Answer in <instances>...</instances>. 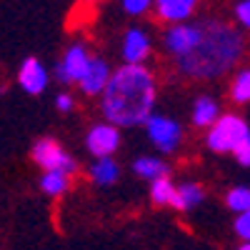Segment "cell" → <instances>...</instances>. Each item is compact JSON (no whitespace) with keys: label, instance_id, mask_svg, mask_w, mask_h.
Instances as JSON below:
<instances>
[{"label":"cell","instance_id":"ffe728a7","mask_svg":"<svg viewBox=\"0 0 250 250\" xmlns=\"http://www.w3.org/2000/svg\"><path fill=\"white\" fill-rule=\"evenodd\" d=\"M225 203H228V208H230L235 215L248 213V210H250V190H248L245 185L230 188V190H228V195H225Z\"/></svg>","mask_w":250,"mask_h":250},{"label":"cell","instance_id":"d6986e66","mask_svg":"<svg viewBox=\"0 0 250 250\" xmlns=\"http://www.w3.org/2000/svg\"><path fill=\"white\" fill-rule=\"evenodd\" d=\"M173 190H175V185H173V180L168 175H163L158 180H150V200L155 205H170Z\"/></svg>","mask_w":250,"mask_h":250},{"label":"cell","instance_id":"52a82bcc","mask_svg":"<svg viewBox=\"0 0 250 250\" xmlns=\"http://www.w3.org/2000/svg\"><path fill=\"white\" fill-rule=\"evenodd\" d=\"M90 53L88 48L83 43H75L65 50V55H62V60L55 65V78L62 83V85H73V83H78L83 78V73H85L88 62H90Z\"/></svg>","mask_w":250,"mask_h":250},{"label":"cell","instance_id":"277c9868","mask_svg":"<svg viewBox=\"0 0 250 250\" xmlns=\"http://www.w3.org/2000/svg\"><path fill=\"white\" fill-rule=\"evenodd\" d=\"M33 160L35 165H40L45 173H62V175H68L73 178L78 173V163L75 158L62 148V145L53 138H40L33 143Z\"/></svg>","mask_w":250,"mask_h":250},{"label":"cell","instance_id":"484cf974","mask_svg":"<svg viewBox=\"0 0 250 250\" xmlns=\"http://www.w3.org/2000/svg\"><path fill=\"white\" fill-rule=\"evenodd\" d=\"M238 250H250V245H248V243H243V245H238Z\"/></svg>","mask_w":250,"mask_h":250},{"label":"cell","instance_id":"5bb4252c","mask_svg":"<svg viewBox=\"0 0 250 250\" xmlns=\"http://www.w3.org/2000/svg\"><path fill=\"white\" fill-rule=\"evenodd\" d=\"M220 118V105L210 95H200L193 103V125L195 128H210V125Z\"/></svg>","mask_w":250,"mask_h":250},{"label":"cell","instance_id":"8fae6325","mask_svg":"<svg viewBox=\"0 0 250 250\" xmlns=\"http://www.w3.org/2000/svg\"><path fill=\"white\" fill-rule=\"evenodd\" d=\"M110 73H113V70H110V65H108V60L90 58L85 73H83V78L78 80V85H80V90L85 93V95H100L103 88L108 85Z\"/></svg>","mask_w":250,"mask_h":250},{"label":"cell","instance_id":"9c48e42d","mask_svg":"<svg viewBox=\"0 0 250 250\" xmlns=\"http://www.w3.org/2000/svg\"><path fill=\"white\" fill-rule=\"evenodd\" d=\"M123 60L125 65H145L153 43H150V35L145 33L143 28H128L123 35Z\"/></svg>","mask_w":250,"mask_h":250},{"label":"cell","instance_id":"6da1fadb","mask_svg":"<svg viewBox=\"0 0 250 250\" xmlns=\"http://www.w3.org/2000/svg\"><path fill=\"white\" fill-rule=\"evenodd\" d=\"M158 83L148 65H120L100 93V113L115 128L143 125L155 110Z\"/></svg>","mask_w":250,"mask_h":250},{"label":"cell","instance_id":"5b68a950","mask_svg":"<svg viewBox=\"0 0 250 250\" xmlns=\"http://www.w3.org/2000/svg\"><path fill=\"white\" fill-rule=\"evenodd\" d=\"M143 125H145V130H148L150 143L155 145L160 153H175L180 148V143H183V128H180V123L165 118L160 113H153Z\"/></svg>","mask_w":250,"mask_h":250},{"label":"cell","instance_id":"e0dca14e","mask_svg":"<svg viewBox=\"0 0 250 250\" xmlns=\"http://www.w3.org/2000/svg\"><path fill=\"white\" fill-rule=\"evenodd\" d=\"M40 190L48 198H60L70 190V178L62 173H43V178H40Z\"/></svg>","mask_w":250,"mask_h":250},{"label":"cell","instance_id":"7402d4cb","mask_svg":"<svg viewBox=\"0 0 250 250\" xmlns=\"http://www.w3.org/2000/svg\"><path fill=\"white\" fill-rule=\"evenodd\" d=\"M233 230H235V235H238L243 243H248V238H250V213H240V215H235Z\"/></svg>","mask_w":250,"mask_h":250},{"label":"cell","instance_id":"ac0fdd59","mask_svg":"<svg viewBox=\"0 0 250 250\" xmlns=\"http://www.w3.org/2000/svg\"><path fill=\"white\" fill-rule=\"evenodd\" d=\"M230 100L235 105H245L250 100V70L248 68H240L230 83Z\"/></svg>","mask_w":250,"mask_h":250},{"label":"cell","instance_id":"30bf717a","mask_svg":"<svg viewBox=\"0 0 250 250\" xmlns=\"http://www.w3.org/2000/svg\"><path fill=\"white\" fill-rule=\"evenodd\" d=\"M48 80H50V75H48L45 65L38 58H25L23 60V65H20V70H18V85L23 88L28 95L45 93Z\"/></svg>","mask_w":250,"mask_h":250},{"label":"cell","instance_id":"9a60e30c","mask_svg":"<svg viewBox=\"0 0 250 250\" xmlns=\"http://www.w3.org/2000/svg\"><path fill=\"white\" fill-rule=\"evenodd\" d=\"M90 178H93V183H98L103 188L115 185L118 178H120V165L113 158H98L90 168Z\"/></svg>","mask_w":250,"mask_h":250},{"label":"cell","instance_id":"4fadbf2b","mask_svg":"<svg viewBox=\"0 0 250 250\" xmlns=\"http://www.w3.org/2000/svg\"><path fill=\"white\" fill-rule=\"evenodd\" d=\"M203 200H205V188L203 185L183 183V185H175L170 208H175V210H180V213H188V210H193V208H198Z\"/></svg>","mask_w":250,"mask_h":250},{"label":"cell","instance_id":"7a4b0ae2","mask_svg":"<svg viewBox=\"0 0 250 250\" xmlns=\"http://www.w3.org/2000/svg\"><path fill=\"white\" fill-rule=\"evenodd\" d=\"M243 50L245 40L243 33H238V28H233L225 20L203 18L200 40L188 55L175 60V68L180 75L193 80H215L238 65Z\"/></svg>","mask_w":250,"mask_h":250},{"label":"cell","instance_id":"8992f818","mask_svg":"<svg viewBox=\"0 0 250 250\" xmlns=\"http://www.w3.org/2000/svg\"><path fill=\"white\" fill-rule=\"evenodd\" d=\"M198 40H200V20L198 23L195 20H185V23H175V25H170L168 30H165L163 45H165V50H168V55L173 60H178V58L190 53Z\"/></svg>","mask_w":250,"mask_h":250},{"label":"cell","instance_id":"603a6c76","mask_svg":"<svg viewBox=\"0 0 250 250\" xmlns=\"http://www.w3.org/2000/svg\"><path fill=\"white\" fill-rule=\"evenodd\" d=\"M233 15L243 28H248L250 25V0H238L233 5Z\"/></svg>","mask_w":250,"mask_h":250},{"label":"cell","instance_id":"44dd1931","mask_svg":"<svg viewBox=\"0 0 250 250\" xmlns=\"http://www.w3.org/2000/svg\"><path fill=\"white\" fill-rule=\"evenodd\" d=\"M120 5H123V10L128 15L140 18V15H145L153 8V0H120Z\"/></svg>","mask_w":250,"mask_h":250},{"label":"cell","instance_id":"ba28073f","mask_svg":"<svg viewBox=\"0 0 250 250\" xmlns=\"http://www.w3.org/2000/svg\"><path fill=\"white\" fill-rule=\"evenodd\" d=\"M85 145L95 158H113V153L120 148V133L110 123H98L90 128Z\"/></svg>","mask_w":250,"mask_h":250},{"label":"cell","instance_id":"7c38bea8","mask_svg":"<svg viewBox=\"0 0 250 250\" xmlns=\"http://www.w3.org/2000/svg\"><path fill=\"white\" fill-rule=\"evenodd\" d=\"M153 5L163 23L175 25V23H185V20L193 18L200 0H153Z\"/></svg>","mask_w":250,"mask_h":250},{"label":"cell","instance_id":"2e32d148","mask_svg":"<svg viewBox=\"0 0 250 250\" xmlns=\"http://www.w3.org/2000/svg\"><path fill=\"white\" fill-rule=\"evenodd\" d=\"M133 170L145 178V180H158L163 175H168V165H165L160 158H153V155H143L133 163Z\"/></svg>","mask_w":250,"mask_h":250},{"label":"cell","instance_id":"cb8c5ba5","mask_svg":"<svg viewBox=\"0 0 250 250\" xmlns=\"http://www.w3.org/2000/svg\"><path fill=\"white\" fill-rule=\"evenodd\" d=\"M233 155L238 158V163L243 165V168H248V165H250V138L238 145V148L233 150Z\"/></svg>","mask_w":250,"mask_h":250},{"label":"cell","instance_id":"d4e9b609","mask_svg":"<svg viewBox=\"0 0 250 250\" xmlns=\"http://www.w3.org/2000/svg\"><path fill=\"white\" fill-rule=\"evenodd\" d=\"M55 108H58L60 113H70V110L75 108V100H73V95H68V93H60V95L55 98Z\"/></svg>","mask_w":250,"mask_h":250},{"label":"cell","instance_id":"3957f363","mask_svg":"<svg viewBox=\"0 0 250 250\" xmlns=\"http://www.w3.org/2000/svg\"><path fill=\"white\" fill-rule=\"evenodd\" d=\"M250 138V128L240 115H220L208 128V148L213 153H233L243 140Z\"/></svg>","mask_w":250,"mask_h":250}]
</instances>
